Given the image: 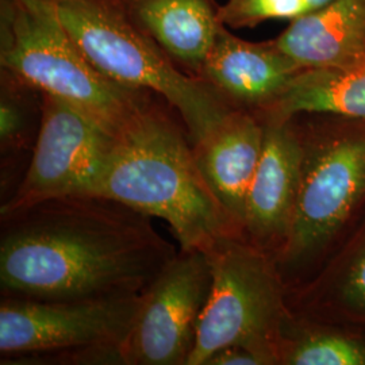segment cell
Returning a JSON list of instances; mask_svg holds the SVG:
<instances>
[{
	"instance_id": "obj_1",
	"label": "cell",
	"mask_w": 365,
	"mask_h": 365,
	"mask_svg": "<svg viewBox=\"0 0 365 365\" xmlns=\"http://www.w3.org/2000/svg\"><path fill=\"white\" fill-rule=\"evenodd\" d=\"M150 218L101 194L57 196L1 214V297L143 295L178 255Z\"/></svg>"
},
{
	"instance_id": "obj_2",
	"label": "cell",
	"mask_w": 365,
	"mask_h": 365,
	"mask_svg": "<svg viewBox=\"0 0 365 365\" xmlns=\"http://www.w3.org/2000/svg\"><path fill=\"white\" fill-rule=\"evenodd\" d=\"M156 96L118 131L96 194L168 222L180 250L207 253L222 238L245 235L205 179L187 129Z\"/></svg>"
},
{
	"instance_id": "obj_3",
	"label": "cell",
	"mask_w": 365,
	"mask_h": 365,
	"mask_svg": "<svg viewBox=\"0 0 365 365\" xmlns=\"http://www.w3.org/2000/svg\"><path fill=\"white\" fill-rule=\"evenodd\" d=\"M299 182L274 260L288 287L307 279L365 210V119L298 114Z\"/></svg>"
},
{
	"instance_id": "obj_4",
	"label": "cell",
	"mask_w": 365,
	"mask_h": 365,
	"mask_svg": "<svg viewBox=\"0 0 365 365\" xmlns=\"http://www.w3.org/2000/svg\"><path fill=\"white\" fill-rule=\"evenodd\" d=\"M52 1L92 66L122 86L157 93L180 115L191 144L235 108L206 80L175 66L131 21L122 0Z\"/></svg>"
},
{
	"instance_id": "obj_5",
	"label": "cell",
	"mask_w": 365,
	"mask_h": 365,
	"mask_svg": "<svg viewBox=\"0 0 365 365\" xmlns=\"http://www.w3.org/2000/svg\"><path fill=\"white\" fill-rule=\"evenodd\" d=\"M0 68L114 133L157 95L102 75L69 36L52 0H0Z\"/></svg>"
},
{
	"instance_id": "obj_6",
	"label": "cell",
	"mask_w": 365,
	"mask_h": 365,
	"mask_svg": "<svg viewBox=\"0 0 365 365\" xmlns=\"http://www.w3.org/2000/svg\"><path fill=\"white\" fill-rule=\"evenodd\" d=\"M207 255L212 287L188 365H206L214 353L235 345L259 353L268 365H280L294 312L274 256L245 235L222 238Z\"/></svg>"
},
{
	"instance_id": "obj_7",
	"label": "cell",
	"mask_w": 365,
	"mask_h": 365,
	"mask_svg": "<svg viewBox=\"0 0 365 365\" xmlns=\"http://www.w3.org/2000/svg\"><path fill=\"white\" fill-rule=\"evenodd\" d=\"M143 295L78 300L1 298L3 360L63 354L80 363L123 364L122 346Z\"/></svg>"
},
{
	"instance_id": "obj_8",
	"label": "cell",
	"mask_w": 365,
	"mask_h": 365,
	"mask_svg": "<svg viewBox=\"0 0 365 365\" xmlns=\"http://www.w3.org/2000/svg\"><path fill=\"white\" fill-rule=\"evenodd\" d=\"M115 144L117 133L76 106L43 93L31 161L0 212H13L57 196L96 194Z\"/></svg>"
},
{
	"instance_id": "obj_9",
	"label": "cell",
	"mask_w": 365,
	"mask_h": 365,
	"mask_svg": "<svg viewBox=\"0 0 365 365\" xmlns=\"http://www.w3.org/2000/svg\"><path fill=\"white\" fill-rule=\"evenodd\" d=\"M212 287L209 255L180 250L143 295L122 346L128 365H188Z\"/></svg>"
},
{
	"instance_id": "obj_10",
	"label": "cell",
	"mask_w": 365,
	"mask_h": 365,
	"mask_svg": "<svg viewBox=\"0 0 365 365\" xmlns=\"http://www.w3.org/2000/svg\"><path fill=\"white\" fill-rule=\"evenodd\" d=\"M261 120L264 146L247 195L244 235L274 257L287 238L292 221L302 145L292 119Z\"/></svg>"
},
{
	"instance_id": "obj_11",
	"label": "cell",
	"mask_w": 365,
	"mask_h": 365,
	"mask_svg": "<svg viewBox=\"0 0 365 365\" xmlns=\"http://www.w3.org/2000/svg\"><path fill=\"white\" fill-rule=\"evenodd\" d=\"M299 318L365 336V210L307 279L288 287Z\"/></svg>"
},
{
	"instance_id": "obj_12",
	"label": "cell",
	"mask_w": 365,
	"mask_h": 365,
	"mask_svg": "<svg viewBox=\"0 0 365 365\" xmlns=\"http://www.w3.org/2000/svg\"><path fill=\"white\" fill-rule=\"evenodd\" d=\"M306 71L272 41L250 42L220 29L199 78L235 108L253 113L272 105L289 83Z\"/></svg>"
},
{
	"instance_id": "obj_13",
	"label": "cell",
	"mask_w": 365,
	"mask_h": 365,
	"mask_svg": "<svg viewBox=\"0 0 365 365\" xmlns=\"http://www.w3.org/2000/svg\"><path fill=\"white\" fill-rule=\"evenodd\" d=\"M192 146L211 190L244 230L247 195L264 146L261 118L253 111L233 108Z\"/></svg>"
},
{
	"instance_id": "obj_14",
	"label": "cell",
	"mask_w": 365,
	"mask_h": 365,
	"mask_svg": "<svg viewBox=\"0 0 365 365\" xmlns=\"http://www.w3.org/2000/svg\"><path fill=\"white\" fill-rule=\"evenodd\" d=\"M274 42L304 69H363L365 0H331L291 21Z\"/></svg>"
},
{
	"instance_id": "obj_15",
	"label": "cell",
	"mask_w": 365,
	"mask_h": 365,
	"mask_svg": "<svg viewBox=\"0 0 365 365\" xmlns=\"http://www.w3.org/2000/svg\"><path fill=\"white\" fill-rule=\"evenodd\" d=\"M131 21L182 72L197 76L220 29L217 0H122Z\"/></svg>"
},
{
	"instance_id": "obj_16",
	"label": "cell",
	"mask_w": 365,
	"mask_h": 365,
	"mask_svg": "<svg viewBox=\"0 0 365 365\" xmlns=\"http://www.w3.org/2000/svg\"><path fill=\"white\" fill-rule=\"evenodd\" d=\"M255 114L274 120H287L298 114H336L365 119V68L306 69L272 105Z\"/></svg>"
},
{
	"instance_id": "obj_17",
	"label": "cell",
	"mask_w": 365,
	"mask_h": 365,
	"mask_svg": "<svg viewBox=\"0 0 365 365\" xmlns=\"http://www.w3.org/2000/svg\"><path fill=\"white\" fill-rule=\"evenodd\" d=\"M280 365H365V336L294 314Z\"/></svg>"
},
{
	"instance_id": "obj_18",
	"label": "cell",
	"mask_w": 365,
	"mask_h": 365,
	"mask_svg": "<svg viewBox=\"0 0 365 365\" xmlns=\"http://www.w3.org/2000/svg\"><path fill=\"white\" fill-rule=\"evenodd\" d=\"M43 92L10 71L0 68L1 155L18 153L36 145L42 119Z\"/></svg>"
},
{
	"instance_id": "obj_19",
	"label": "cell",
	"mask_w": 365,
	"mask_h": 365,
	"mask_svg": "<svg viewBox=\"0 0 365 365\" xmlns=\"http://www.w3.org/2000/svg\"><path fill=\"white\" fill-rule=\"evenodd\" d=\"M331 0H227L221 6L223 25L233 30L259 26L271 19H298Z\"/></svg>"
},
{
	"instance_id": "obj_20",
	"label": "cell",
	"mask_w": 365,
	"mask_h": 365,
	"mask_svg": "<svg viewBox=\"0 0 365 365\" xmlns=\"http://www.w3.org/2000/svg\"><path fill=\"white\" fill-rule=\"evenodd\" d=\"M206 365H268L259 353L247 346H227L214 353Z\"/></svg>"
}]
</instances>
